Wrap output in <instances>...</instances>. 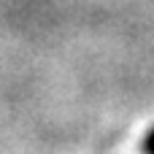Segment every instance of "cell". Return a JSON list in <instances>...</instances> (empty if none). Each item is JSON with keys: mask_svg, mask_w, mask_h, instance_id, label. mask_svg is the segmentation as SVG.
I'll use <instances>...</instances> for the list:
<instances>
[{"mask_svg": "<svg viewBox=\"0 0 154 154\" xmlns=\"http://www.w3.org/2000/svg\"><path fill=\"white\" fill-rule=\"evenodd\" d=\"M141 152H143V154H154V127L149 130V135L143 138V143H141Z\"/></svg>", "mask_w": 154, "mask_h": 154, "instance_id": "6da1fadb", "label": "cell"}]
</instances>
